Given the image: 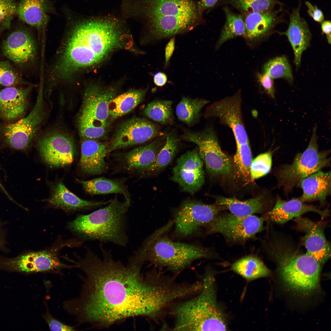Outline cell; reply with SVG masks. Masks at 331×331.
Masks as SVG:
<instances>
[{
	"label": "cell",
	"instance_id": "cell-34",
	"mask_svg": "<svg viewBox=\"0 0 331 331\" xmlns=\"http://www.w3.org/2000/svg\"><path fill=\"white\" fill-rule=\"evenodd\" d=\"M226 20L216 48H219L227 40L234 37H246V34L244 19L242 15L232 12L227 7L223 9Z\"/></svg>",
	"mask_w": 331,
	"mask_h": 331
},
{
	"label": "cell",
	"instance_id": "cell-6",
	"mask_svg": "<svg viewBox=\"0 0 331 331\" xmlns=\"http://www.w3.org/2000/svg\"><path fill=\"white\" fill-rule=\"evenodd\" d=\"M203 279L200 292L196 296L175 307L173 330L225 331V316L216 298L213 277L210 274Z\"/></svg>",
	"mask_w": 331,
	"mask_h": 331
},
{
	"label": "cell",
	"instance_id": "cell-46",
	"mask_svg": "<svg viewBox=\"0 0 331 331\" xmlns=\"http://www.w3.org/2000/svg\"><path fill=\"white\" fill-rule=\"evenodd\" d=\"M308 15L315 21L321 23L324 21V17L322 12L316 5H313L309 1L305 2Z\"/></svg>",
	"mask_w": 331,
	"mask_h": 331
},
{
	"label": "cell",
	"instance_id": "cell-18",
	"mask_svg": "<svg viewBox=\"0 0 331 331\" xmlns=\"http://www.w3.org/2000/svg\"><path fill=\"white\" fill-rule=\"evenodd\" d=\"M37 147L43 161L51 167H63L73 161V140L66 134L54 131L46 134L38 140Z\"/></svg>",
	"mask_w": 331,
	"mask_h": 331
},
{
	"label": "cell",
	"instance_id": "cell-14",
	"mask_svg": "<svg viewBox=\"0 0 331 331\" xmlns=\"http://www.w3.org/2000/svg\"><path fill=\"white\" fill-rule=\"evenodd\" d=\"M241 91L214 102L206 109L205 118L216 117L221 124L230 127L234 135L237 146L249 143L242 117Z\"/></svg>",
	"mask_w": 331,
	"mask_h": 331
},
{
	"label": "cell",
	"instance_id": "cell-35",
	"mask_svg": "<svg viewBox=\"0 0 331 331\" xmlns=\"http://www.w3.org/2000/svg\"><path fill=\"white\" fill-rule=\"evenodd\" d=\"M208 102V101L203 99L184 97L177 106V116L187 125L193 124L199 120L201 110Z\"/></svg>",
	"mask_w": 331,
	"mask_h": 331
},
{
	"label": "cell",
	"instance_id": "cell-2",
	"mask_svg": "<svg viewBox=\"0 0 331 331\" xmlns=\"http://www.w3.org/2000/svg\"><path fill=\"white\" fill-rule=\"evenodd\" d=\"M121 27L117 20L108 18L75 22L63 41L50 78L67 80L98 64L118 45Z\"/></svg>",
	"mask_w": 331,
	"mask_h": 331
},
{
	"label": "cell",
	"instance_id": "cell-39",
	"mask_svg": "<svg viewBox=\"0 0 331 331\" xmlns=\"http://www.w3.org/2000/svg\"><path fill=\"white\" fill-rule=\"evenodd\" d=\"M240 11L248 13L268 11L273 10L278 3L276 0H225Z\"/></svg>",
	"mask_w": 331,
	"mask_h": 331
},
{
	"label": "cell",
	"instance_id": "cell-47",
	"mask_svg": "<svg viewBox=\"0 0 331 331\" xmlns=\"http://www.w3.org/2000/svg\"><path fill=\"white\" fill-rule=\"evenodd\" d=\"M175 37L173 36L171 38L166 46L165 52V68L169 64L170 59L173 54L175 49Z\"/></svg>",
	"mask_w": 331,
	"mask_h": 331
},
{
	"label": "cell",
	"instance_id": "cell-31",
	"mask_svg": "<svg viewBox=\"0 0 331 331\" xmlns=\"http://www.w3.org/2000/svg\"><path fill=\"white\" fill-rule=\"evenodd\" d=\"M145 94L144 90L133 89L116 96L109 105V121L117 119L133 110L142 101Z\"/></svg>",
	"mask_w": 331,
	"mask_h": 331
},
{
	"label": "cell",
	"instance_id": "cell-5",
	"mask_svg": "<svg viewBox=\"0 0 331 331\" xmlns=\"http://www.w3.org/2000/svg\"><path fill=\"white\" fill-rule=\"evenodd\" d=\"M130 205L116 197L104 207L79 215L69 223V227L86 239L125 247L128 242L126 215Z\"/></svg>",
	"mask_w": 331,
	"mask_h": 331
},
{
	"label": "cell",
	"instance_id": "cell-17",
	"mask_svg": "<svg viewBox=\"0 0 331 331\" xmlns=\"http://www.w3.org/2000/svg\"><path fill=\"white\" fill-rule=\"evenodd\" d=\"M203 164L197 147L188 151L177 159L171 179L178 184L183 191L193 194L204 182Z\"/></svg>",
	"mask_w": 331,
	"mask_h": 331
},
{
	"label": "cell",
	"instance_id": "cell-9",
	"mask_svg": "<svg viewBox=\"0 0 331 331\" xmlns=\"http://www.w3.org/2000/svg\"><path fill=\"white\" fill-rule=\"evenodd\" d=\"M317 128L315 125L309 145L303 152L298 154L291 164L282 165L275 169L278 186L287 195L301 180L330 165V150H318Z\"/></svg>",
	"mask_w": 331,
	"mask_h": 331
},
{
	"label": "cell",
	"instance_id": "cell-10",
	"mask_svg": "<svg viewBox=\"0 0 331 331\" xmlns=\"http://www.w3.org/2000/svg\"><path fill=\"white\" fill-rule=\"evenodd\" d=\"M226 207L216 202L207 204L194 200L183 202L173 213L174 234L181 238L198 234L209 225Z\"/></svg>",
	"mask_w": 331,
	"mask_h": 331
},
{
	"label": "cell",
	"instance_id": "cell-22",
	"mask_svg": "<svg viewBox=\"0 0 331 331\" xmlns=\"http://www.w3.org/2000/svg\"><path fill=\"white\" fill-rule=\"evenodd\" d=\"M309 212L317 213L322 218L329 214L328 210H321L313 205L306 204L299 198L286 200L277 196L274 206L266 213L264 218L276 223L283 224Z\"/></svg>",
	"mask_w": 331,
	"mask_h": 331
},
{
	"label": "cell",
	"instance_id": "cell-45",
	"mask_svg": "<svg viewBox=\"0 0 331 331\" xmlns=\"http://www.w3.org/2000/svg\"><path fill=\"white\" fill-rule=\"evenodd\" d=\"M258 81L265 91L272 98L275 97V89L273 79L267 73H258L257 74Z\"/></svg>",
	"mask_w": 331,
	"mask_h": 331
},
{
	"label": "cell",
	"instance_id": "cell-7",
	"mask_svg": "<svg viewBox=\"0 0 331 331\" xmlns=\"http://www.w3.org/2000/svg\"><path fill=\"white\" fill-rule=\"evenodd\" d=\"M166 234L159 237L155 234L149 236L145 261L178 271L196 260L211 258L213 255L208 248L196 244L174 241Z\"/></svg>",
	"mask_w": 331,
	"mask_h": 331
},
{
	"label": "cell",
	"instance_id": "cell-11",
	"mask_svg": "<svg viewBox=\"0 0 331 331\" xmlns=\"http://www.w3.org/2000/svg\"><path fill=\"white\" fill-rule=\"evenodd\" d=\"M182 138L195 144L208 172L215 177L234 176L233 163L223 151L213 130L207 127L200 131L183 129Z\"/></svg>",
	"mask_w": 331,
	"mask_h": 331
},
{
	"label": "cell",
	"instance_id": "cell-51",
	"mask_svg": "<svg viewBox=\"0 0 331 331\" xmlns=\"http://www.w3.org/2000/svg\"><path fill=\"white\" fill-rule=\"evenodd\" d=\"M5 244V241L3 233L0 228V248H3Z\"/></svg>",
	"mask_w": 331,
	"mask_h": 331
},
{
	"label": "cell",
	"instance_id": "cell-30",
	"mask_svg": "<svg viewBox=\"0 0 331 331\" xmlns=\"http://www.w3.org/2000/svg\"><path fill=\"white\" fill-rule=\"evenodd\" d=\"M108 201L93 202L82 199L70 192L61 182L54 187L49 203L54 207L68 210L96 207L109 203Z\"/></svg>",
	"mask_w": 331,
	"mask_h": 331
},
{
	"label": "cell",
	"instance_id": "cell-20",
	"mask_svg": "<svg viewBox=\"0 0 331 331\" xmlns=\"http://www.w3.org/2000/svg\"><path fill=\"white\" fill-rule=\"evenodd\" d=\"M294 220L297 228L305 233L304 243L306 253L323 264L330 258L331 249L321 224L301 216Z\"/></svg>",
	"mask_w": 331,
	"mask_h": 331
},
{
	"label": "cell",
	"instance_id": "cell-37",
	"mask_svg": "<svg viewBox=\"0 0 331 331\" xmlns=\"http://www.w3.org/2000/svg\"><path fill=\"white\" fill-rule=\"evenodd\" d=\"M252 160L249 143L237 146V150L232 162L234 176L245 184H248L252 180L250 174Z\"/></svg>",
	"mask_w": 331,
	"mask_h": 331
},
{
	"label": "cell",
	"instance_id": "cell-40",
	"mask_svg": "<svg viewBox=\"0 0 331 331\" xmlns=\"http://www.w3.org/2000/svg\"><path fill=\"white\" fill-rule=\"evenodd\" d=\"M264 72L272 78H284L289 82L293 81V77L290 65L284 56L276 57L268 62L264 66Z\"/></svg>",
	"mask_w": 331,
	"mask_h": 331
},
{
	"label": "cell",
	"instance_id": "cell-32",
	"mask_svg": "<svg viewBox=\"0 0 331 331\" xmlns=\"http://www.w3.org/2000/svg\"><path fill=\"white\" fill-rule=\"evenodd\" d=\"M85 190L92 195L119 193L123 195L125 201L131 204L130 196L124 185L121 182L104 177H99L89 181L77 180Z\"/></svg>",
	"mask_w": 331,
	"mask_h": 331
},
{
	"label": "cell",
	"instance_id": "cell-49",
	"mask_svg": "<svg viewBox=\"0 0 331 331\" xmlns=\"http://www.w3.org/2000/svg\"><path fill=\"white\" fill-rule=\"evenodd\" d=\"M154 84L158 86H162L166 83L167 80L166 74L161 72L156 73L154 75Z\"/></svg>",
	"mask_w": 331,
	"mask_h": 331
},
{
	"label": "cell",
	"instance_id": "cell-16",
	"mask_svg": "<svg viewBox=\"0 0 331 331\" xmlns=\"http://www.w3.org/2000/svg\"><path fill=\"white\" fill-rule=\"evenodd\" d=\"M163 134L157 125L146 119L132 118L119 126L112 137L108 152L142 144Z\"/></svg>",
	"mask_w": 331,
	"mask_h": 331
},
{
	"label": "cell",
	"instance_id": "cell-19",
	"mask_svg": "<svg viewBox=\"0 0 331 331\" xmlns=\"http://www.w3.org/2000/svg\"><path fill=\"white\" fill-rule=\"evenodd\" d=\"M2 50L5 57L22 67L33 61L37 53L34 37L25 28L17 29L10 33L2 43Z\"/></svg>",
	"mask_w": 331,
	"mask_h": 331
},
{
	"label": "cell",
	"instance_id": "cell-23",
	"mask_svg": "<svg viewBox=\"0 0 331 331\" xmlns=\"http://www.w3.org/2000/svg\"><path fill=\"white\" fill-rule=\"evenodd\" d=\"M32 86L25 88L9 87L0 90V117L11 121L23 116L28 105Z\"/></svg>",
	"mask_w": 331,
	"mask_h": 331
},
{
	"label": "cell",
	"instance_id": "cell-38",
	"mask_svg": "<svg viewBox=\"0 0 331 331\" xmlns=\"http://www.w3.org/2000/svg\"><path fill=\"white\" fill-rule=\"evenodd\" d=\"M172 104L169 100L153 101L146 106L143 113L151 120L162 124H171L173 120Z\"/></svg>",
	"mask_w": 331,
	"mask_h": 331
},
{
	"label": "cell",
	"instance_id": "cell-41",
	"mask_svg": "<svg viewBox=\"0 0 331 331\" xmlns=\"http://www.w3.org/2000/svg\"><path fill=\"white\" fill-rule=\"evenodd\" d=\"M272 153L270 151L261 154L252 160L250 167L252 180L258 179L268 174L271 169Z\"/></svg>",
	"mask_w": 331,
	"mask_h": 331
},
{
	"label": "cell",
	"instance_id": "cell-13",
	"mask_svg": "<svg viewBox=\"0 0 331 331\" xmlns=\"http://www.w3.org/2000/svg\"><path fill=\"white\" fill-rule=\"evenodd\" d=\"M265 219L253 215L238 216L231 213L218 214L207 228V234H220L228 240L245 241L254 237L263 229Z\"/></svg>",
	"mask_w": 331,
	"mask_h": 331
},
{
	"label": "cell",
	"instance_id": "cell-21",
	"mask_svg": "<svg viewBox=\"0 0 331 331\" xmlns=\"http://www.w3.org/2000/svg\"><path fill=\"white\" fill-rule=\"evenodd\" d=\"M166 140V135L163 134L157 137L146 145L135 148L125 153L122 160L126 169L137 173H147Z\"/></svg>",
	"mask_w": 331,
	"mask_h": 331
},
{
	"label": "cell",
	"instance_id": "cell-44",
	"mask_svg": "<svg viewBox=\"0 0 331 331\" xmlns=\"http://www.w3.org/2000/svg\"><path fill=\"white\" fill-rule=\"evenodd\" d=\"M43 317L51 331H74L73 327L66 325L53 317L50 313L48 308Z\"/></svg>",
	"mask_w": 331,
	"mask_h": 331
},
{
	"label": "cell",
	"instance_id": "cell-15",
	"mask_svg": "<svg viewBox=\"0 0 331 331\" xmlns=\"http://www.w3.org/2000/svg\"><path fill=\"white\" fill-rule=\"evenodd\" d=\"M73 267L62 262L55 253L49 250L29 252L13 258L0 259V269L27 273L57 272Z\"/></svg>",
	"mask_w": 331,
	"mask_h": 331
},
{
	"label": "cell",
	"instance_id": "cell-50",
	"mask_svg": "<svg viewBox=\"0 0 331 331\" xmlns=\"http://www.w3.org/2000/svg\"><path fill=\"white\" fill-rule=\"evenodd\" d=\"M321 29L322 32L326 35L328 42L331 44V22L329 20L324 21L321 23Z\"/></svg>",
	"mask_w": 331,
	"mask_h": 331
},
{
	"label": "cell",
	"instance_id": "cell-3",
	"mask_svg": "<svg viewBox=\"0 0 331 331\" xmlns=\"http://www.w3.org/2000/svg\"><path fill=\"white\" fill-rule=\"evenodd\" d=\"M268 245L269 255L276 264L280 280L287 290L303 298L318 292L322 265L318 261L282 238H274Z\"/></svg>",
	"mask_w": 331,
	"mask_h": 331
},
{
	"label": "cell",
	"instance_id": "cell-4",
	"mask_svg": "<svg viewBox=\"0 0 331 331\" xmlns=\"http://www.w3.org/2000/svg\"><path fill=\"white\" fill-rule=\"evenodd\" d=\"M140 11L152 36L159 40L193 29L202 21L193 0H141Z\"/></svg>",
	"mask_w": 331,
	"mask_h": 331
},
{
	"label": "cell",
	"instance_id": "cell-8",
	"mask_svg": "<svg viewBox=\"0 0 331 331\" xmlns=\"http://www.w3.org/2000/svg\"><path fill=\"white\" fill-rule=\"evenodd\" d=\"M117 92L113 87L96 85L86 88L78 120L79 132L83 139H97L105 134L109 123V105Z\"/></svg>",
	"mask_w": 331,
	"mask_h": 331
},
{
	"label": "cell",
	"instance_id": "cell-12",
	"mask_svg": "<svg viewBox=\"0 0 331 331\" xmlns=\"http://www.w3.org/2000/svg\"><path fill=\"white\" fill-rule=\"evenodd\" d=\"M42 86L29 113L17 122L0 125V135L5 145L12 150H25L41 125L46 114Z\"/></svg>",
	"mask_w": 331,
	"mask_h": 331
},
{
	"label": "cell",
	"instance_id": "cell-28",
	"mask_svg": "<svg viewBox=\"0 0 331 331\" xmlns=\"http://www.w3.org/2000/svg\"><path fill=\"white\" fill-rule=\"evenodd\" d=\"M280 10L247 14L244 19L246 37L257 40L269 35L282 20Z\"/></svg>",
	"mask_w": 331,
	"mask_h": 331
},
{
	"label": "cell",
	"instance_id": "cell-43",
	"mask_svg": "<svg viewBox=\"0 0 331 331\" xmlns=\"http://www.w3.org/2000/svg\"><path fill=\"white\" fill-rule=\"evenodd\" d=\"M17 5L15 0H0V25L10 28L12 17L16 14Z\"/></svg>",
	"mask_w": 331,
	"mask_h": 331
},
{
	"label": "cell",
	"instance_id": "cell-33",
	"mask_svg": "<svg viewBox=\"0 0 331 331\" xmlns=\"http://www.w3.org/2000/svg\"><path fill=\"white\" fill-rule=\"evenodd\" d=\"M231 268L248 280L268 276L270 271L258 257L252 255L243 257L236 261Z\"/></svg>",
	"mask_w": 331,
	"mask_h": 331
},
{
	"label": "cell",
	"instance_id": "cell-29",
	"mask_svg": "<svg viewBox=\"0 0 331 331\" xmlns=\"http://www.w3.org/2000/svg\"><path fill=\"white\" fill-rule=\"evenodd\" d=\"M215 198L217 202L226 207L231 214L242 217L264 212L271 201V198L265 193L245 200L222 196H216Z\"/></svg>",
	"mask_w": 331,
	"mask_h": 331
},
{
	"label": "cell",
	"instance_id": "cell-1",
	"mask_svg": "<svg viewBox=\"0 0 331 331\" xmlns=\"http://www.w3.org/2000/svg\"><path fill=\"white\" fill-rule=\"evenodd\" d=\"M100 248L102 258L87 248L84 257L73 261L85 277L79 297L67 301L66 307L78 324L101 328L130 317L154 316L173 301L168 283L143 276L142 249L135 251L124 265L102 244Z\"/></svg>",
	"mask_w": 331,
	"mask_h": 331
},
{
	"label": "cell",
	"instance_id": "cell-36",
	"mask_svg": "<svg viewBox=\"0 0 331 331\" xmlns=\"http://www.w3.org/2000/svg\"><path fill=\"white\" fill-rule=\"evenodd\" d=\"M179 144V140L174 130L166 135L165 143L158 153L147 174L157 173L168 166L177 153Z\"/></svg>",
	"mask_w": 331,
	"mask_h": 331
},
{
	"label": "cell",
	"instance_id": "cell-48",
	"mask_svg": "<svg viewBox=\"0 0 331 331\" xmlns=\"http://www.w3.org/2000/svg\"><path fill=\"white\" fill-rule=\"evenodd\" d=\"M219 0H200L197 2L200 11L203 13L206 9L214 6Z\"/></svg>",
	"mask_w": 331,
	"mask_h": 331
},
{
	"label": "cell",
	"instance_id": "cell-26",
	"mask_svg": "<svg viewBox=\"0 0 331 331\" xmlns=\"http://www.w3.org/2000/svg\"><path fill=\"white\" fill-rule=\"evenodd\" d=\"M54 9L49 0H19L16 14L22 21L40 31L46 26Z\"/></svg>",
	"mask_w": 331,
	"mask_h": 331
},
{
	"label": "cell",
	"instance_id": "cell-24",
	"mask_svg": "<svg viewBox=\"0 0 331 331\" xmlns=\"http://www.w3.org/2000/svg\"><path fill=\"white\" fill-rule=\"evenodd\" d=\"M290 15L287 30L282 33L286 35L294 51V62L297 67L301 63L303 52L309 45L311 33L306 21L300 15L301 2Z\"/></svg>",
	"mask_w": 331,
	"mask_h": 331
},
{
	"label": "cell",
	"instance_id": "cell-42",
	"mask_svg": "<svg viewBox=\"0 0 331 331\" xmlns=\"http://www.w3.org/2000/svg\"><path fill=\"white\" fill-rule=\"evenodd\" d=\"M23 82L9 62L0 61V86L10 87Z\"/></svg>",
	"mask_w": 331,
	"mask_h": 331
},
{
	"label": "cell",
	"instance_id": "cell-27",
	"mask_svg": "<svg viewBox=\"0 0 331 331\" xmlns=\"http://www.w3.org/2000/svg\"><path fill=\"white\" fill-rule=\"evenodd\" d=\"M331 175L330 171L321 170L301 180L297 185L302 190L299 198L305 202L318 201L324 204L331 194Z\"/></svg>",
	"mask_w": 331,
	"mask_h": 331
},
{
	"label": "cell",
	"instance_id": "cell-25",
	"mask_svg": "<svg viewBox=\"0 0 331 331\" xmlns=\"http://www.w3.org/2000/svg\"><path fill=\"white\" fill-rule=\"evenodd\" d=\"M109 147L105 143L96 139H83L81 143L80 162L82 170L92 175L105 172L106 168L105 158Z\"/></svg>",
	"mask_w": 331,
	"mask_h": 331
}]
</instances>
